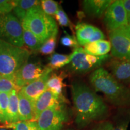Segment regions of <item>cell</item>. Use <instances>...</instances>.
Listing matches in <instances>:
<instances>
[{
  "instance_id": "1",
  "label": "cell",
  "mask_w": 130,
  "mask_h": 130,
  "mask_svg": "<svg viewBox=\"0 0 130 130\" xmlns=\"http://www.w3.org/2000/svg\"><path fill=\"white\" fill-rule=\"evenodd\" d=\"M72 95L75 111V123L83 129L108 116V108L102 98L86 84L75 81L72 84Z\"/></svg>"
},
{
  "instance_id": "2",
  "label": "cell",
  "mask_w": 130,
  "mask_h": 130,
  "mask_svg": "<svg viewBox=\"0 0 130 130\" xmlns=\"http://www.w3.org/2000/svg\"><path fill=\"white\" fill-rule=\"evenodd\" d=\"M89 81L95 91L102 92L115 106L130 107V89L117 81L104 68L100 67L93 71Z\"/></svg>"
},
{
  "instance_id": "3",
  "label": "cell",
  "mask_w": 130,
  "mask_h": 130,
  "mask_svg": "<svg viewBox=\"0 0 130 130\" xmlns=\"http://www.w3.org/2000/svg\"><path fill=\"white\" fill-rule=\"evenodd\" d=\"M21 25L22 28L30 31L44 42L58 33L56 21L42 10L40 4L27 11Z\"/></svg>"
},
{
  "instance_id": "4",
  "label": "cell",
  "mask_w": 130,
  "mask_h": 130,
  "mask_svg": "<svg viewBox=\"0 0 130 130\" xmlns=\"http://www.w3.org/2000/svg\"><path fill=\"white\" fill-rule=\"evenodd\" d=\"M30 52L0 39V75L14 79L19 69L28 62Z\"/></svg>"
},
{
  "instance_id": "5",
  "label": "cell",
  "mask_w": 130,
  "mask_h": 130,
  "mask_svg": "<svg viewBox=\"0 0 130 130\" xmlns=\"http://www.w3.org/2000/svg\"><path fill=\"white\" fill-rule=\"evenodd\" d=\"M71 56L70 68L71 71L76 74H86L95 71L110 58L108 54L103 56H92L85 53L80 47L75 49Z\"/></svg>"
},
{
  "instance_id": "6",
  "label": "cell",
  "mask_w": 130,
  "mask_h": 130,
  "mask_svg": "<svg viewBox=\"0 0 130 130\" xmlns=\"http://www.w3.org/2000/svg\"><path fill=\"white\" fill-rule=\"evenodd\" d=\"M0 39L14 46H24L23 28L13 13L0 16Z\"/></svg>"
},
{
  "instance_id": "7",
  "label": "cell",
  "mask_w": 130,
  "mask_h": 130,
  "mask_svg": "<svg viewBox=\"0 0 130 130\" xmlns=\"http://www.w3.org/2000/svg\"><path fill=\"white\" fill-rule=\"evenodd\" d=\"M68 119V112L63 104L42 111L36 122L39 130H61Z\"/></svg>"
},
{
  "instance_id": "8",
  "label": "cell",
  "mask_w": 130,
  "mask_h": 130,
  "mask_svg": "<svg viewBox=\"0 0 130 130\" xmlns=\"http://www.w3.org/2000/svg\"><path fill=\"white\" fill-rule=\"evenodd\" d=\"M53 70L40 62L26 63L16 73L14 81L19 90L32 81L40 78L45 74L52 73Z\"/></svg>"
},
{
  "instance_id": "9",
  "label": "cell",
  "mask_w": 130,
  "mask_h": 130,
  "mask_svg": "<svg viewBox=\"0 0 130 130\" xmlns=\"http://www.w3.org/2000/svg\"><path fill=\"white\" fill-rule=\"evenodd\" d=\"M104 23L109 32L128 24V14L122 0L113 1L107 8L104 13Z\"/></svg>"
},
{
  "instance_id": "10",
  "label": "cell",
  "mask_w": 130,
  "mask_h": 130,
  "mask_svg": "<svg viewBox=\"0 0 130 130\" xmlns=\"http://www.w3.org/2000/svg\"><path fill=\"white\" fill-rule=\"evenodd\" d=\"M109 39L112 56L130 62V39L116 31L109 32Z\"/></svg>"
},
{
  "instance_id": "11",
  "label": "cell",
  "mask_w": 130,
  "mask_h": 130,
  "mask_svg": "<svg viewBox=\"0 0 130 130\" xmlns=\"http://www.w3.org/2000/svg\"><path fill=\"white\" fill-rule=\"evenodd\" d=\"M66 99L64 96H58L50 90H46L34 102L35 121H36L40 114L44 110L65 104Z\"/></svg>"
},
{
  "instance_id": "12",
  "label": "cell",
  "mask_w": 130,
  "mask_h": 130,
  "mask_svg": "<svg viewBox=\"0 0 130 130\" xmlns=\"http://www.w3.org/2000/svg\"><path fill=\"white\" fill-rule=\"evenodd\" d=\"M75 31L78 44L82 46L105 39L103 32L90 24L79 22L75 26Z\"/></svg>"
},
{
  "instance_id": "13",
  "label": "cell",
  "mask_w": 130,
  "mask_h": 130,
  "mask_svg": "<svg viewBox=\"0 0 130 130\" xmlns=\"http://www.w3.org/2000/svg\"><path fill=\"white\" fill-rule=\"evenodd\" d=\"M51 73L45 74L43 77L22 87L19 92L30 101L35 102L37 99L47 90V81Z\"/></svg>"
},
{
  "instance_id": "14",
  "label": "cell",
  "mask_w": 130,
  "mask_h": 130,
  "mask_svg": "<svg viewBox=\"0 0 130 130\" xmlns=\"http://www.w3.org/2000/svg\"><path fill=\"white\" fill-rule=\"evenodd\" d=\"M111 75L119 83L130 84V62L118 59L111 60L109 63Z\"/></svg>"
},
{
  "instance_id": "15",
  "label": "cell",
  "mask_w": 130,
  "mask_h": 130,
  "mask_svg": "<svg viewBox=\"0 0 130 130\" xmlns=\"http://www.w3.org/2000/svg\"><path fill=\"white\" fill-rule=\"evenodd\" d=\"M112 2L111 0H84L82 2L83 9L89 16L101 18Z\"/></svg>"
},
{
  "instance_id": "16",
  "label": "cell",
  "mask_w": 130,
  "mask_h": 130,
  "mask_svg": "<svg viewBox=\"0 0 130 130\" xmlns=\"http://www.w3.org/2000/svg\"><path fill=\"white\" fill-rule=\"evenodd\" d=\"M18 113L19 121H35L34 103L18 92Z\"/></svg>"
},
{
  "instance_id": "17",
  "label": "cell",
  "mask_w": 130,
  "mask_h": 130,
  "mask_svg": "<svg viewBox=\"0 0 130 130\" xmlns=\"http://www.w3.org/2000/svg\"><path fill=\"white\" fill-rule=\"evenodd\" d=\"M111 43L106 40H100L84 45L83 50L87 54L94 56H103L111 51Z\"/></svg>"
},
{
  "instance_id": "18",
  "label": "cell",
  "mask_w": 130,
  "mask_h": 130,
  "mask_svg": "<svg viewBox=\"0 0 130 130\" xmlns=\"http://www.w3.org/2000/svg\"><path fill=\"white\" fill-rule=\"evenodd\" d=\"M18 90H13L9 95V105L6 123H16L19 121L18 113Z\"/></svg>"
},
{
  "instance_id": "19",
  "label": "cell",
  "mask_w": 130,
  "mask_h": 130,
  "mask_svg": "<svg viewBox=\"0 0 130 130\" xmlns=\"http://www.w3.org/2000/svg\"><path fill=\"white\" fill-rule=\"evenodd\" d=\"M64 75L63 74L57 75L56 74L51 73L47 81V90H50L54 95L58 96H63L62 92L64 87V84L63 83L64 78Z\"/></svg>"
},
{
  "instance_id": "20",
  "label": "cell",
  "mask_w": 130,
  "mask_h": 130,
  "mask_svg": "<svg viewBox=\"0 0 130 130\" xmlns=\"http://www.w3.org/2000/svg\"><path fill=\"white\" fill-rule=\"evenodd\" d=\"M71 54L69 55L61 54L54 53L51 55L50 58V61L48 66L53 70L58 69L64 67V66L70 64L71 61Z\"/></svg>"
},
{
  "instance_id": "21",
  "label": "cell",
  "mask_w": 130,
  "mask_h": 130,
  "mask_svg": "<svg viewBox=\"0 0 130 130\" xmlns=\"http://www.w3.org/2000/svg\"><path fill=\"white\" fill-rule=\"evenodd\" d=\"M23 41L24 45L32 51H38L44 43L30 31L24 28Z\"/></svg>"
},
{
  "instance_id": "22",
  "label": "cell",
  "mask_w": 130,
  "mask_h": 130,
  "mask_svg": "<svg viewBox=\"0 0 130 130\" xmlns=\"http://www.w3.org/2000/svg\"><path fill=\"white\" fill-rule=\"evenodd\" d=\"M6 128L12 130H39L36 121H19L16 123L1 124Z\"/></svg>"
},
{
  "instance_id": "23",
  "label": "cell",
  "mask_w": 130,
  "mask_h": 130,
  "mask_svg": "<svg viewBox=\"0 0 130 130\" xmlns=\"http://www.w3.org/2000/svg\"><path fill=\"white\" fill-rule=\"evenodd\" d=\"M8 93H0V123L5 124L7 122V110L9 105Z\"/></svg>"
},
{
  "instance_id": "24",
  "label": "cell",
  "mask_w": 130,
  "mask_h": 130,
  "mask_svg": "<svg viewBox=\"0 0 130 130\" xmlns=\"http://www.w3.org/2000/svg\"><path fill=\"white\" fill-rule=\"evenodd\" d=\"M40 6L42 10L49 16H55L58 11V4L57 2L53 0H43L40 3Z\"/></svg>"
},
{
  "instance_id": "25",
  "label": "cell",
  "mask_w": 130,
  "mask_h": 130,
  "mask_svg": "<svg viewBox=\"0 0 130 130\" xmlns=\"http://www.w3.org/2000/svg\"><path fill=\"white\" fill-rule=\"evenodd\" d=\"M13 90H19L14 83V79L2 77L0 78V93H9Z\"/></svg>"
},
{
  "instance_id": "26",
  "label": "cell",
  "mask_w": 130,
  "mask_h": 130,
  "mask_svg": "<svg viewBox=\"0 0 130 130\" xmlns=\"http://www.w3.org/2000/svg\"><path fill=\"white\" fill-rule=\"evenodd\" d=\"M56 37L53 36L46 40L38 50L43 55H50L54 51L56 46Z\"/></svg>"
},
{
  "instance_id": "27",
  "label": "cell",
  "mask_w": 130,
  "mask_h": 130,
  "mask_svg": "<svg viewBox=\"0 0 130 130\" xmlns=\"http://www.w3.org/2000/svg\"><path fill=\"white\" fill-rule=\"evenodd\" d=\"M124 113L117 120L116 125H113V130H128L130 122V110Z\"/></svg>"
},
{
  "instance_id": "28",
  "label": "cell",
  "mask_w": 130,
  "mask_h": 130,
  "mask_svg": "<svg viewBox=\"0 0 130 130\" xmlns=\"http://www.w3.org/2000/svg\"><path fill=\"white\" fill-rule=\"evenodd\" d=\"M13 3L14 7H17L27 12L32 7L39 5L40 1L36 0H14L13 1Z\"/></svg>"
},
{
  "instance_id": "29",
  "label": "cell",
  "mask_w": 130,
  "mask_h": 130,
  "mask_svg": "<svg viewBox=\"0 0 130 130\" xmlns=\"http://www.w3.org/2000/svg\"><path fill=\"white\" fill-rule=\"evenodd\" d=\"M55 18H56V20L57 21L59 25L61 27H69L71 30H72V24H71L69 19L68 18L67 14L61 7H59L58 8V11L55 14Z\"/></svg>"
},
{
  "instance_id": "30",
  "label": "cell",
  "mask_w": 130,
  "mask_h": 130,
  "mask_svg": "<svg viewBox=\"0 0 130 130\" xmlns=\"http://www.w3.org/2000/svg\"><path fill=\"white\" fill-rule=\"evenodd\" d=\"M65 34L66 35L63 36L61 39V44L64 46L74 49V50L79 48V44L77 38L74 36L70 35L66 32H65Z\"/></svg>"
},
{
  "instance_id": "31",
  "label": "cell",
  "mask_w": 130,
  "mask_h": 130,
  "mask_svg": "<svg viewBox=\"0 0 130 130\" xmlns=\"http://www.w3.org/2000/svg\"><path fill=\"white\" fill-rule=\"evenodd\" d=\"M13 1L0 0V16L11 13L13 11Z\"/></svg>"
},
{
  "instance_id": "32",
  "label": "cell",
  "mask_w": 130,
  "mask_h": 130,
  "mask_svg": "<svg viewBox=\"0 0 130 130\" xmlns=\"http://www.w3.org/2000/svg\"><path fill=\"white\" fill-rule=\"evenodd\" d=\"M113 124L110 121H104L98 124L92 130H113Z\"/></svg>"
},
{
  "instance_id": "33",
  "label": "cell",
  "mask_w": 130,
  "mask_h": 130,
  "mask_svg": "<svg viewBox=\"0 0 130 130\" xmlns=\"http://www.w3.org/2000/svg\"><path fill=\"white\" fill-rule=\"evenodd\" d=\"M115 31L130 39V24H128L127 25L122 27Z\"/></svg>"
},
{
  "instance_id": "34",
  "label": "cell",
  "mask_w": 130,
  "mask_h": 130,
  "mask_svg": "<svg viewBox=\"0 0 130 130\" xmlns=\"http://www.w3.org/2000/svg\"><path fill=\"white\" fill-rule=\"evenodd\" d=\"M125 9L127 12L128 15L130 14V0H122V1Z\"/></svg>"
},
{
  "instance_id": "35",
  "label": "cell",
  "mask_w": 130,
  "mask_h": 130,
  "mask_svg": "<svg viewBox=\"0 0 130 130\" xmlns=\"http://www.w3.org/2000/svg\"><path fill=\"white\" fill-rule=\"evenodd\" d=\"M0 130H10V129H9V128H6L4 127V126H3L2 125H1V124H0Z\"/></svg>"
},
{
  "instance_id": "36",
  "label": "cell",
  "mask_w": 130,
  "mask_h": 130,
  "mask_svg": "<svg viewBox=\"0 0 130 130\" xmlns=\"http://www.w3.org/2000/svg\"><path fill=\"white\" fill-rule=\"evenodd\" d=\"M128 24H130V14H128Z\"/></svg>"
},
{
  "instance_id": "37",
  "label": "cell",
  "mask_w": 130,
  "mask_h": 130,
  "mask_svg": "<svg viewBox=\"0 0 130 130\" xmlns=\"http://www.w3.org/2000/svg\"><path fill=\"white\" fill-rule=\"evenodd\" d=\"M61 130H74V129H61Z\"/></svg>"
},
{
  "instance_id": "38",
  "label": "cell",
  "mask_w": 130,
  "mask_h": 130,
  "mask_svg": "<svg viewBox=\"0 0 130 130\" xmlns=\"http://www.w3.org/2000/svg\"><path fill=\"white\" fill-rule=\"evenodd\" d=\"M1 75H0V78H1Z\"/></svg>"
}]
</instances>
